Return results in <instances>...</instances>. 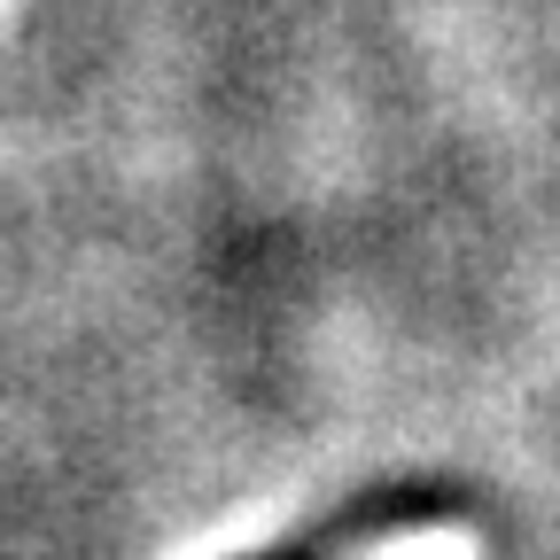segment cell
<instances>
[{
    "instance_id": "6da1fadb",
    "label": "cell",
    "mask_w": 560,
    "mask_h": 560,
    "mask_svg": "<svg viewBox=\"0 0 560 560\" xmlns=\"http://www.w3.org/2000/svg\"><path fill=\"white\" fill-rule=\"evenodd\" d=\"M452 514H459V506L436 499V490H389V499H366V506L335 514L327 529L289 537V545H272V552H257V560H327V545H366V537H382V529H420V522H452Z\"/></svg>"
}]
</instances>
